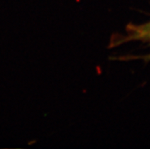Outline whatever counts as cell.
<instances>
[{"label":"cell","mask_w":150,"mask_h":149,"mask_svg":"<svg viewBox=\"0 0 150 149\" xmlns=\"http://www.w3.org/2000/svg\"><path fill=\"white\" fill-rule=\"evenodd\" d=\"M127 35L114 34L111 36L108 48L116 47L130 40H142L150 43V22L142 25H129L127 27Z\"/></svg>","instance_id":"obj_1"}]
</instances>
